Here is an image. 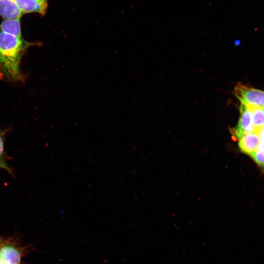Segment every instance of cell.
Listing matches in <instances>:
<instances>
[{
  "instance_id": "1",
  "label": "cell",
  "mask_w": 264,
  "mask_h": 264,
  "mask_svg": "<svg viewBox=\"0 0 264 264\" xmlns=\"http://www.w3.org/2000/svg\"><path fill=\"white\" fill-rule=\"evenodd\" d=\"M35 44L0 32V78L20 81L23 76L20 70L21 59L26 49Z\"/></svg>"
},
{
  "instance_id": "2",
  "label": "cell",
  "mask_w": 264,
  "mask_h": 264,
  "mask_svg": "<svg viewBox=\"0 0 264 264\" xmlns=\"http://www.w3.org/2000/svg\"><path fill=\"white\" fill-rule=\"evenodd\" d=\"M24 249L16 240L0 237V259L4 264H20Z\"/></svg>"
},
{
  "instance_id": "3",
  "label": "cell",
  "mask_w": 264,
  "mask_h": 264,
  "mask_svg": "<svg viewBox=\"0 0 264 264\" xmlns=\"http://www.w3.org/2000/svg\"><path fill=\"white\" fill-rule=\"evenodd\" d=\"M235 93L242 104L247 107L264 108V90L239 84L235 88Z\"/></svg>"
},
{
  "instance_id": "4",
  "label": "cell",
  "mask_w": 264,
  "mask_h": 264,
  "mask_svg": "<svg viewBox=\"0 0 264 264\" xmlns=\"http://www.w3.org/2000/svg\"><path fill=\"white\" fill-rule=\"evenodd\" d=\"M240 110V116L238 123L232 129V132L237 138L242 134L255 132V131L249 109L241 104Z\"/></svg>"
},
{
  "instance_id": "5",
  "label": "cell",
  "mask_w": 264,
  "mask_h": 264,
  "mask_svg": "<svg viewBox=\"0 0 264 264\" xmlns=\"http://www.w3.org/2000/svg\"><path fill=\"white\" fill-rule=\"evenodd\" d=\"M22 14L38 13L44 16L46 13L48 0H15Z\"/></svg>"
},
{
  "instance_id": "6",
  "label": "cell",
  "mask_w": 264,
  "mask_h": 264,
  "mask_svg": "<svg viewBox=\"0 0 264 264\" xmlns=\"http://www.w3.org/2000/svg\"><path fill=\"white\" fill-rule=\"evenodd\" d=\"M238 139L241 151L251 156L256 151L261 141L258 135L255 132L242 134Z\"/></svg>"
},
{
  "instance_id": "7",
  "label": "cell",
  "mask_w": 264,
  "mask_h": 264,
  "mask_svg": "<svg viewBox=\"0 0 264 264\" xmlns=\"http://www.w3.org/2000/svg\"><path fill=\"white\" fill-rule=\"evenodd\" d=\"M22 13L15 0H0V16L4 19L21 18Z\"/></svg>"
},
{
  "instance_id": "8",
  "label": "cell",
  "mask_w": 264,
  "mask_h": 264,
  "mask_svg": "<svg viewBox=\"0 0 264 264\" xmlns=\"http://www.w3.org/2000/svg\"><path fill=\"white\" fill-rule=\"evenodd\" d=\"M0 32L22 38L20 18L3 20L0 24Z\"/></svg>"
},
{
  "instance_id": "9",
  "label": "cell",
  "mask_w": 264,
  "mask_h": 264,
  "mask_svg": "<svg viewBox=\"0 0 264 264\" xmlns=\"http://www.w3.org/2000/svg\"><path fill=\"white\" fill-rule=\"evenodd\" d=\"M251 111L255 130L264 126V108L256 107H247Z\"/></svg>"
},
{
  "instance_id": "10",
  "label": "cell",
  "mask_w": 264,
  "mask_h": 264,
  "mask_svg": "<svg viewBox=\"0 0 264 264\" xmlns=\"http://www.w3.org/2000/svg\"><path fill=\"white\" fill-rule=\"evenodd\" d=\"M251 157L260 166L264 169V138L261 139L258 148Z\"/></svg>"
},
{
  "instance_id": "11",
  "label": "cell",
  "mask_w": 264,
  "mask_h": 264,
  "mask_svg": "<svg viewBox=\"0 0 264 264\" xmlns=\"http://www.w3.org/2000/svg\"><path fill=\"white\" fill-rule=\"evenodd\" d=\"M4 151V137L3 132L0 131V162L5 163L3 159Z\"/></svg>"
},
{
  "instance_id": "12",
  "label": "cell",
  "mask_w": 264,
  "mask_h": 264,
  "mask_svg": "<svg viewBox=\"0 0 264 264\" xmlns=\"http://www.w3.org/2000/svg\"><path fill=\"white\" fill-rule=\"evenodd\" d=\"M255 132L258 135L260 139L264 138V126L255 130Z\"/></svg>"
},
{
  "instance_id": "13",
  "label": "cell",
  "mask_w": 264,
  "mask_h": 264,
  "mask_svg": "<svg viewBox=\"0 0 264 264\" xmlns=\"http://www.w3.org/2000/svg\"><path fill=\"white\" fill-rule=\"evenodd\" d=\"M0 167L3 168L10 172V170L8 168V166L5 163H3L0 162Z\"/></svg>"
},
{
  "instance_id": "14",
  "label": "cell",
  "mask_w": 264,
  "mask_h": 264,
  "mask_svg": "<svg viewBox=\"0 0 264 264\" xmlns=\"http://www.w3.org/2000/svg\"><path fill=\"white\" fill-rule=\"evenodd\" d=\"M0 264H4V263L2 262L0 259Z\"/></svg>"
},
{
  "instance_id": "15",
  "label": "cell",
  "mask_w": 264,
  "mask_h": 264,
  "mask_svg": "<svg viewBox=\"0 0 264 264\" xmlns=\"http://www.w3.org/2000/svg\"></svg>"
}]
</instances>
